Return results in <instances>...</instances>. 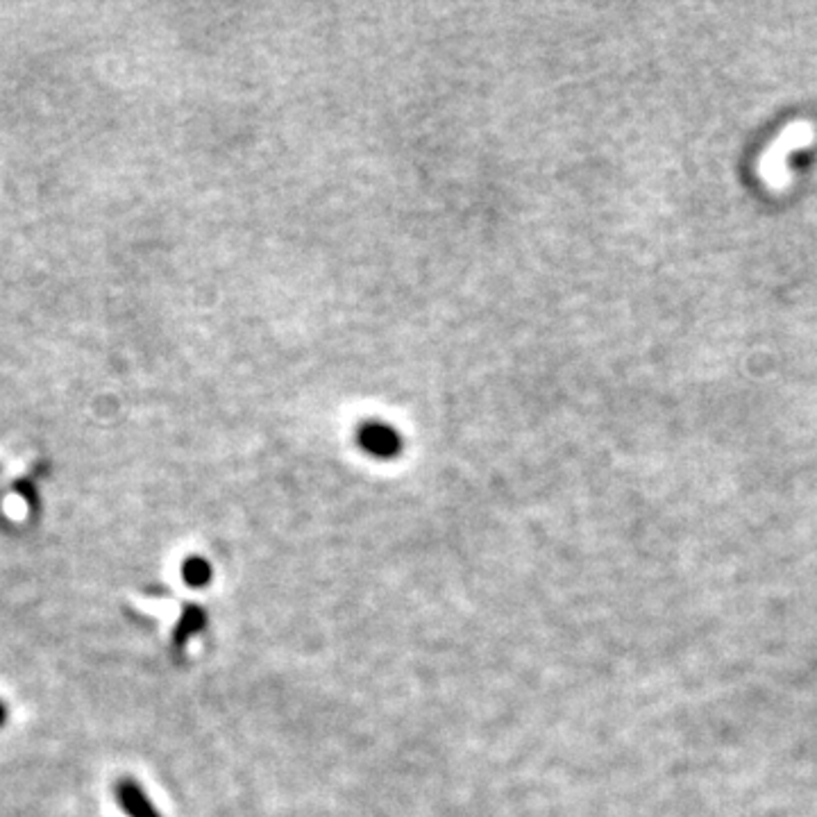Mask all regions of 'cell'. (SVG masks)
Instances as JSON below:
<instances>
[{"mask_svg":"<svg viewBox=\"0 0 817 817\" xmlns=\"http://www.w3.org/2000/svg\"><path fill=\"white\" fill-rule=\"evenodd\" d=\"M184 575H187V580L191 581V584H205L207 577H209V568H207L202 561H191V563H187V568H184Z\"/></svg>","mask_w":817,"mask_h":817,"instance_id":"cell-3","label":"cell"},{"mask_svg":"<svg viewBox=\"0 0 817 817\" xmlns=\"http://www.w3.org/2000/svg\"><path fill=\"white\" fill-rule=\"evenodd\" d=\"M5 718H7V710H5V706L0 704V727H3V722H5Z\"/></svg>","mask_w":817,"mask_h":817,"instance_id":"cell-4","label":"cell"},{"mask_svg":"<svg viewBox=\"0 0 817 817\" xmlns=\"http://www.w3.org/2000/svg\"><path fill=\"white\" fill-rule=\"evenodd\" d=\"M118 799H121L123 808H125L132 817H157L154 815L153 806L145 802L144 794L139 793V788H136L135 784H130V781H123V784L118 785Z\"/></svg>","mask_w":817,"mask_h":817,"instance_id":"cell-2","label":"cell"},{"mask_svg":"<svg viewBox=\"0 0 817 817\" xmlns=\"http://www.w3.org/2000/svg\"><path fill=\"white\" fill-rule=\"evenodd\" d=\"M815 136L811 123L794 121L788 127H784L779 136L770 144L767 153L761 157V178L770 187L779 189L788 182L790 175V157L806 148Z\"/></svg>","mask_w":817,"mask_h":817,"instance_id":"cell-1","label":"cell"}]
</instances>
